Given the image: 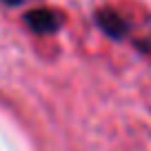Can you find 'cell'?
<instances>
[{"instance_id": "cell-1", "label": "cell", "mask_w": 151, "mask_h": 151, "mask_svg": "<svg viewBox=\"0 0 151 151\" xmlns=\"http://www.w3.org/2000/svg\"><path fill=\"white\" fill-rule=\"evenodd\" d=\"M24 22L36 33H56L58 29H62L65 18L51 9H31L24 16Z\"/></svg>"}, {"instance_id": "cell-2", "label": "cell", "mask_w": 151, "mask_h": 151, "mask_svg": "<svg viewBox=\"0 0 151 151\" xmlns=\"http://www.w3.org/2000/svg\"><path fill=\"white\" fill-rule=\"evenodd\" d=\"M96 22H98V27L102 29L109 38H113V40H122L129 33V24L124 22L122 16H118V11H113V9L96 11Z\"/></svg>"}, {"instance_id": "cell-3", "label": "cell", "mask_w": 151, "mask_h": 151, "mask_svg": "<svg viewBox=\"0 0 151 151\" xmlns=\"http://www.w3.org/2000/svg\"><path fill=\"white\" fill-rule=\"evenodd\" d=\"M5 5H9V7H18V5H22V0H2Z\"/></svg>"}]
</instances>
